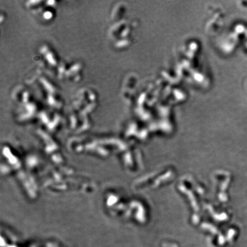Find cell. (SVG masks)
I'll return each instance as SVG.
<instances>
[]
</instances>
